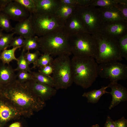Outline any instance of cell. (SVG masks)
Listing matches in <instances>:
<instances>
[{"label": "cell", "instance_id": "obj_1", "mask_svg": "<svg viewBox=\"0 0 127 127\" xmlns=\"http://www.w3.org/2000/svg\"><path fill=\"white\" fill-rule=\"evenodd\" d=\"M0 95L8 101L22 116L26 117L42 110L46 105L45 102L35 95L24 83L17 79L2 87Z\"/></svg>", "mask_w": 127, "mask_h": 127}, {"label": "cell", "instance_id": "obj_2", "mask_svg": "<svg viewBox=\"0 0 127 127\" xmlns=\"http://www.w3.org/2000/svg\"><path fill=\"white\" fill-rule=\"evenodd\" d=\"M71 61L73 82L84 89L91 86L98 75V65L95 59L73 56Z\"/></svg>", "mask_w": 127, "mask_h": 127}, {"label": "cell", "instance_id": "obj_3", "mask_svg": "<svg viewBox=\"0 0 127 127\" xmlns=\"http://www.w3.org/2000/svg\"><path fill=\"white\" fill-rule=\"evenodd\" d=\"M40 51L52 56L71 55L70 37L64 30L38 37Z\"/></svg>", "mask_w": 127, "mask_h": 127}, {"label": "cell", "instance_id": "obj_4", "mask_svg": "<svg viewBox=\"0 0 127 127\" xmlns=\"http://www.w3.org/2000/svg\"><path fill=\"white\" fill-rule=\"evenodd\" d=\"M92 35L98 44V53L95 59L98 64L112 60L120 61L123 60L117 38L99 30Z\"/></svg>", "mask_w": 127, "mask_h": 127}, {"label": "cell", "instance_id": "obj_5", "mask_svg": "<svg viewBox=\"0 0 127 127\" xmlns=\"http://www.w3.org/2000/svg\"><path fill=\"white\" fill-rule=\"evenodd\" d=\"M69 56L62 55L54 59L52 64L53 67L52 77L57 90L66 89L73 83L71 59Z\"/></svg>", "mask_w": 127, "mask_h": 127}, {"label": "cell", "instance_id": "obj_6", "mask_svg": "<svg viewBox=\"0 0 127 127\" xmlns=\"http://www.w3.org/2000/svg\"><path fill=\"white\" fill-rule=\"evenodd\" d=\"M71 49L73 56L91 57L95 59L98 52L97 42L93 36L88 33L70 38Z\"/></svg>", "mask_w": 127, "mask_h": 127}, {"label": "cell", "instance_id": "obj_7", "mask_svg": "<svg viewBox=\"0 0 127 127\" xmlns=\"http://www.w3.org/2000/svg\"><path fill=\"white\" fill-rule=\"evenodd\" d=\"M32 22L35 35L40 37L64 29V24L55 14H32Z\"/></svg>", "mask_w": 127, "mask_h": 127}, {"label": "cell", "instance_id": "obj_8", "mask_svg": "<svg viewBox=\"0 0 127 127\" xmlns=\"http://www.w3.org/2000/svg\"><path fill=\"white\" fill-rule=\"evenodd\" d=\"M98 65V75L109 79L110 83H117L127 78V65L119 61L112 60Z\"/></svg>", "mask_w": 127, "mask_h": 127}, {"label": "cell", "instance_id": "obj_9", "mask_svg": "<svg viewBox=\"0 0 127 127\" xmlns=\"http://www.w3.org/2000/svg\"><path fill=\"white\" fill-rule=\"evenodd\" d=\"M75 11L82 20L88 32L92 35L96 32L102 23L98 8L89 6L76 8Z\"/></svg>", "mask_w": 127, "mask_h": 127}, {"label": "cell", "instance_id": "obj_10", "mask_svg": "<svg viewBox=\"0 0 127 127\" xmlns=\"http://www.w3.org/2000/svg\"><path fill=\"white\" fill-rule=\"evenodd\" d=\"M22 116L6 99L0 95V127H4L8 122Z\"/></svg>", "mask_w": 127, "mask_h": 127}, {"label": "cell", "instance_id": "obj_11", "mask_svg": "<svg viewBox=\"0 0 127 127\" xmlns=\"http://www.w3.org/2000/svg\"><path fill=\"white\" fill-rule=\"evenodd\" d=\"M24 83L35 95L44 102L50 99L57 93L55 88L39 83L33 79Z\"/></svg>", "mask_w": 127, "mask_h": 127}, {"label": "cell", "instance_id": "obj_12", "mask_svg": "<svg viewBox=\"0 0 127 127\" xmlns=\"http://www.w3.org/2000/svg\"><path fill=\"white\" fill-rule=\"evenodd\" d=\"M63 30L70 38L82 33H88L75 10L65 22Z\"/></svg>", "mask_w": 127, "mask_h": 127}, {"label": "cell", "instance_id": "obj_13", "mask_svg": "<svg viewBox=\"0 0 127 127\" xmlns=\"http://www.w3.org/2000/svg\"><path fill=\"white\" fill-rule=\"evenodd\" d=\"M1 12L6 14L10 19L18 22L26 19L30 14L23 6L14 0L9 3Z\"/></svg>", "mask_w": 127, "mask_h": 127}, {"label": "cell", "instance_id": "obj_14", "mask_svg": "<svg viewBox=\"0 0 127 127\" xmlns=\"http://www.w3.org/2000/svg\"><path fill=\"white\" fill-rule=\"evenodd\" d=\"M98 30L117 39L127 33V23L116 21L103 23Z\"/></svg>", "mask_w": 127, "mask_h": 127}, {"label": "cell", "instance_id": "obj_15", "mask_svg": "<svg viewBox=\"0 0 127 127\" xmlns=\"http://www.w3.org/2000/svg\"><path fill=\"white\" fill-rule=\"evenodd\" d=\"M111 91L109 92L112 96V100L108 107L111 110L122 102L127 100V89L124 86L117 83H110L107 86Z\"/></svg>", "mask_w": 127, "mask_h": 127}, {"label": "cell", "instance_id": "obj_16", "mask_svg": "<svg viewBox=\"0 0 127 127\" xmlns=\"http://www.w3.org/2000/svg\"><path fill=\"white\" fill-rule=\"evenodd\" d=\"M36 12L42 14H55L60 5V0H33Z\"/></svg>", "mask_w": 127, "mask_h": 127}, {"label": "cell", "instance_id": "obj_17", "mask_svg": "<svg viewBox=\"0 0 127 127\" xmlns=\"http://www.w3.org/2000/svg\"><path fill=\"white\" fill-rule=\"evenodd\" d=\"M32 14L25 19L18 22L14 27L13 32L24 39L34 36L35 35L32 22Z\"/></svg>", "mask_w": 127, "mask_h": 127}, {"label": "cell", "instance_id": "obj_18", "mask_svg": "<svg viewBox=\"0 0 127 127\" xmlns=\"http://www.w3.org/2000/svg\"><path fill=\"white\" fill-rule=\"evenodd\" d=\"M98 9L102 23L116 21H122L127 23L121 12L115 6L110 8H99Z\"/></svg>", "mask_w": 127, "mask_h": 127}, {"label": "cell", "instance_id": "obj_19", "mask_svg": "<svg viewBox=\"0 0 127 127\" xmlns=\"http://www.w3.org/2000/svg\"><path fill=\"white\" fill-rule=\"evenodd\" d=\"M15 71L9 64H0V83L2 87L9 84L17 79Z\"/></svg>", "mask_w": 127, "mask_h": 127}, {"label": "cell", "instance_id": "obj_20", "mask_svg": "<svg viewBox=\"0 0 127 127\" xmlns=\"http://www.w3.org/2000/svg\"><path fill=\"white\" fill-rule=\"evenodd\" d=\"M76 8L71 6L61 4L55 15L58 19L64 24L74 12Z\"/></svg>", "mask_w": 127, "mask_h": 127}, {"label": "cell", "instance_id": "obj_21", "mask_svg": "<svg viewBox=\"0 0 127 127\" xmlns=\"http://www.w3.org/2000/svg\"><path fill=\"white\" fill-rule=\"evenodd\" d=\"M108 88L107 86H102L99 89H94L87 92H84L82 96L86 98L88 103L93 104L97 103L101 97L106 93H109L106 90Z\"/></svg>", "mask_w": 127, "mask_h": 127}, {"label": "cell", "instance_id": "obj_22", "mask_svg": "<svg viewBox=\"0 0 127 127\" xmlns=\"http://www.w3.org/2000/svg\"><path fill=\"white\" fill-rule=\"evenodd\" d=\"M21 47H13L11 49H6L3 51L0 54V60L2 63L8 65L12 60H16L17 61L18 59L15 56V53L18 49L20 48Z\"/></svg>", "mask_w": 127, "mask_h": 127}, {"label": "cell", "instance_id": "obj_23", "mask_svg": "<svg viewBox=\"0 0 127 127\" xmlns=\"http://www.w3.org/2000/svg\"><path fill=\"white\" fill-rule=\"evenodd\" d=\"M30 73L32 75L33 79L36 81L54 88L55 83L52 76L45 75L38 71H31Z\"/></svg>", "mask_w": 127, "mask_h": 127}, {"label": "cell", "instance_id": "obj_24", "mask_svg": "<svg viewBox=\"0 0 127 127\" xmlns=\"http://www.w3.org/2000/svg\"><path fill=\"white\" fill-rule=\"evenodd\" d=\"M127 3V0H91L89 6L100 8H108L120 3Z\"/></svg>", "mask_w": 127, "mask_h": 127}, {"label": "cell", "instance_id": "obj_25", "mask_svg": "<svg viewBox=\"0 0 127 127\" xmlns=\"http://www.w3.org/2000/svg\"><path fill=\"white\" fill-rule=\"evenodd\" d=\"M38 37L34 36L24 39V44L22 47L23 49L25 52L26 51L34 49L39 51V47L38 42Z\"/></svg>", "mask_w": 127, "mask_h": 127}, {"label": "cell", "instance_id": "obj_26", "mask_svg": "<svg viewBox=\"0 0 127 127\" xmlns=\"http://www.w3.org/2000/svg\"><path fill=\"white\" fill-rule=\"evenodd\" d=\"M25 51L22 49L21 54L17 58V66L15 69V71H24L30 73L31 71L29 67V64L24 56Z\"/></svg>", "mask_w": 127, "mask_h": 127}, {"label": "cell", "instance_id": "obj_27", "mask_svg": "<svg viewBox=\"0 0 127 127\" xmlns=\"http://www.w3.org/2000/svg\"><path fill=\"white\" fill-rule=\"evenodd\" d=\"M10 20L6 14L0 12V28L3 30L7 32L13 31L14 28L12 26Z\"/></svg>", "mask_w": 127, "mask_h": 127}, {"label": "cell", "instance_id": "obj_28", "mask_svg": "<svg viewBox=\"0 0 127 127\" xmlns=\"http://www.w3.org/2000/svg\"><path fill=\"white\" fill-rule=\"evenodd\" d=\"M14 34L13 32L10 33H3L0 37V54L3 51L9 47Z\"/></svg>", "mask_w": 127, "mask_h": 127}, {"label": "cell", "instance_id": "obj_29", "mask_svg": "<svg viewBox=\"0 0 127 127\" xmlns=\"http://www.w3.org/2000/svg\"><path fill=\"white\" fill-rule=\"evenodd\" d=\"M54 59L52 56L47 54H43L40 56L36 63L33 65L32 68H39L52 64Z\"/></svg>", "mask_w": 127, "mask_h": 127}, {"label": "cell", "instance_id": "obj_30", "mask_svg": "<svg viewBox=\"0 0 127 127\" xmlns=\"http://www.w3.org/2000/svg\"><path fill=\"white\" fill-rule=\"evenodd\" d=\"M120 56L127 60V33L117 39Z\"/></svg>", "mask_w": 127, "mask_h": 127}, {"label": "cell", "instance_id": "obj_31", "mask_svg": "<svg viewBox=\"0 0 127 127\" xmlns=\"http://www.w3.org/2000/svg\"><path fill=\"white\" fill-rule=\"evenodd\" d=\"M91 0H60V4L74 6L76 8L89 6Z\"/></svg>", "mask_w": 127, "mask_h": 127}, {"label": "cell", "instance_id": "obj_32", "mask_svg": "<svg viewBox=\"0 0 127 127\" xmlns=\"http://www.w3.org/2000/svg\"><path fill=\"white\" fill-rule=\"evenodd\" d=\"M21 4L30 13H33L36 12V6L33 0H14Z\"/></svg>", "mask_w": 127, "mask_h": 127}, {"label": "cell", "instance_id": "obj_33", "mask_svg": "<svg viewBox=\"0 0 127 127\" xmlns=\"http://www.w3.org/2000/svg\"><path fill=\"white\" fill-rule=\"evenodd\" d=\"M41 54L39 50H37L33 53H31L30 51L24 53V56L29 64H34Z\"/></svg>", "mask_w": 127, "mask_h": 127}, {"label": "cell", "instance_id": "obj_34", "mask_svg": "<svg viewBox=\"0 0 127 127\" xmlns=\"http://www.w3.org/2000/svg\"><path fill=\"white\" fill-rule=\"evenodd\" d=\"M17 79L20 82L24 83L33 79L31 74L24 71H19L16 75Z\"/></svg>", "mask_w": 127, "mask_h": 127}, {"label": "cell", "instance_id": "obj_35", "mask_svg": "<svg viewBox=\"0 0 127 127\" xmlns=\"http://www.w3.org/2000/svg\"><path fill=\"white\" fill-rule=\"evenodd\" d=\"M24 39L22 37L19 36L13 38L9 45V47H22L24 44Z\"/></svg>", "mask_w": 127, "mask_h": 127}, {"label": "cell", "instance_id": "obj_36", "mask_svg": "<svg viewBox=\"0 0 127 127\" xmlns=\"http://www.w3.org/2000/svg\"><path fill=\"white\" fill-rule=\"evenodd\" d=\"M115 6L121 12L124 19L127 22V3H119Z\"/></svg>", "mask_w": 127, "mask_h": 127}, {"label": "cell", "instance_id": "obj_37", "mask_svg": "<svg viewBox=\"0 0 127 127\" xmlns=\"http://www.w3.org/2000/svg\"><path fill=\"white\" fill-rule=\"evenodd\" d=\"M53 67L52 64L39 68L38 72L45 75H50L52 74Z\"/></svg>", "mask_w": 127, "mask_h": 127}, {"label": "cell", "instance_id": "obj_38", "mask_svg": "<svg viewBox=\"0 0 127 127\" xmlns=\"http://www.w3.org/2000/svg\"><path fill=\"white\" fill-rule=\"evenodd\" d=\"M115 127H127V120L123 116L114 121Z\"/></svg>", "mask_w": 127, "mask_h": 127}, {"label": "cell", "instance_id": "obj_39", "mask_svg": "<svg viewBox=\"0 0 127 127\" xmlns=\"http://www.w3.org/2000/svg\"><path fill=\"white\" fill-rule=\"evenodd\" d=\"M103 127H115L114 121L108 115Z\"/></svg>", "mask_w": 127, "mask_h": 127}, {"label": "cell", "instance_id": "obj_40", "mask_svg": "<svg viewBox=\"0 0 127 127\" xmlns=\"http://www.w3.org/2000/svg\"><path fill=\"white\" fill-rule=\"evenodd\" d=\"M20 123L18 122H15L11 124L8 127H21Z\"/></svg>", "mask_w": 127, "mask_h": 127}, {"label": "cell", "instance_id": "obj_41", "mask_svg": "<svg viewBox=\"0 0 127 127\" xmlns=\"http://www.w3.org/2000/svg\"><path fill=\"white\" fill-rule=\"evenodd\" d=\"M91 127H100L99 125L97 124L92 126Z\"/></svg>", "mask_w": 127, "mask_h": 127}, {"label": "cell", "instance_id": "obj_42", "mask_svg": "<svg viewBox=\"0 0 127 127\" xmlns=\"http://www.w3.org/2000/svg\"><path fill=\"white\" fill-rule=\"evenodd\" d=\"M3 30L0 28V37L3 34V33L2 32Z\"/></svg>", "mask_w": 127, "mask_h": 127}, {"label": "cell", "instance_id": "obj_43", "mask_svg": "<svg viewBox=\"0 0 127 127\" xmlns=\"http://www.w3.org/2000/svg\"><path fill=\"white\" fill-rule=\"evenodd\" d=\"M2 10V8L0 4V12H1Z\"/></svg>", "mask_w": 127, "mask_h": 127}, {"label": "cell", "instance_id": "obj_44", "mask_svg": "<svg viewBox=\"0 0 127 127\" xmlns=\"http://www.w3.org/2000/svg\"><path fill=\"white\" fill-rule=\"evenodd\" d=\"M2 86H1V85L0 83V90L1 89L2 87Z\"/></svg>", "mask_w": 127, "mask_h": 127}]
</instances>
